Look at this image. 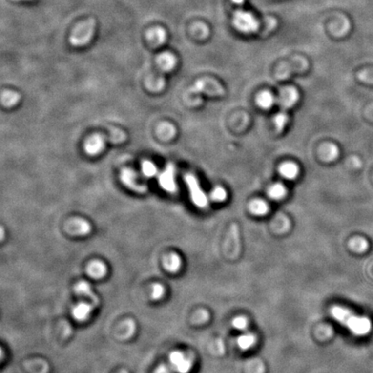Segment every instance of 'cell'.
<instances>
[{
  "label": "cell",
  "mask_w": 373,
  "mask_h": 373,
  "mask_svg": "<svg viewBox=\"0 0 373 373\" xmlns=\"http://www.w3.org/2000/svg\"><path fill=\"white\" fill-rule=\"evenodd\" d=\"M331 314L333 319L350 329L356 335H366L372 329L369 319L356 315L343 307H332Z\"/></svg>",
  "instance_id": "obj_1"
},
{
  "label": "cell",
  "mask_w": 373,
  "mask_h": 373,
  "mask_svg": "<svg viewBox=\"0 0 373 373\" xmlns=\"http://www.w3.org/2000/svg\"><path fill=\"white\" fill-rule=\"evenodd\" d=\"M232 24L236 30L244 34L255 33L259 28V22L250 11L239 10L232 17Z\"/></svg>",
  "instance_id": "obj_2"
},
{
  "label": "cell",
  "mask_w": 373,
  "mask_h": 373,
  "mask_svg": "<svg viewBox=\"0 0 373 373\" xmlns=\"http://www.w3.org/2000/svg\"><path fill=\"white\" fill-rule=\"evenodd\" d=\"M95 22L93 20H87L80 23L75 28L70 37V42L75 46H83L89 42L93 38Z\"/></svg>",
  "instance_id": "obj_3"
},
{
  "label": "cell",
  "mask_w": 373,
  "mask_h": 373,
  "mask_svg": "<svg viewBox=\"0 0 373 373\" xmlns=\"http://www.w3.org/2000/svg\"><path fill=\"white\" fill-rule=\"evenodd\" d=\"M185 182L190 193L191 200L194 205L199 208L207 207L208 205V199L207 197L205 192L202 190L200 186L197 178L193 175L188 174L185 176Z\"/></svg>",
  "instance_id": "obj_4"
},
{
  "label": "cell",
  "mask_w": 373,
  "mask_h": 373,
  "mask_svg": "<svg viewBox=\"0 0 373 373\" xmlns=\"http://www.w3.org/2000/svg\"><path fill=\"white\" fill-rule=\"evenodd\" d=\"M158 183L161 187L168 193L174 194L177 191L176 182V171L174 165H168L165 170L161 172L158 177Z\"/></svg>",
  "instance_id": "obj_5"
},
{
  "label": "cell",
  "mask_w": 373,
  "mask_h": 373,
  "mask_svg": "<svg viewBox=\"0 0 373 373\" xmlns=\"http://www.w3.org/2000/svg\"><path fill=\"white\" fill-rule=\"evenodd\" d=\"M299 101V93L295 87H285L280 91L277 97V104L282 111H287L292 108Z\"/></svg>",
  "instance_id": "obj_6"
},
{
  "label": "cell",
  "mask_w": 373,
  "mask_h": 373,
  "mask_svg": "<svg viewBox=\"0 0 373 373\" xmlns=\"http://www.w3.org/2000/svg\"><path fill=\"white\" fill-rule=\"evenodd\" d=\"M169 366L176 373H188L192 368V361L183 352H173L169 355Z\"/></svg>",
  "instance_id": "obj_7"
},
{
  "label": "cell",
  "mask_w": 373,
  "mask_h": 373,
  "mask_svg": "<svg viewBox=\"0 0 373 373\" xmlns=\"http://www.w3.org/2000/svg\"><path fill=\"white\" fill-rule=\"evenodd\" d=\"M195 93H202L208 95H223L225 90L219 83L210 80H200L195 83L194 87Z\"/></svg>",
  "instance_id": "obj_8"
},
{
  "label": "cell",
  "mask_w": 373,
  "mask_h": 373,
  "mask_svg": "<svg viewBox=\"0 0 373 373\" xmlns=\"http://www.w3.org/2000/svg\"><path fill=\"white\" fill-rule=\"evenodd\" d=\"M105 138L102 135H93L85 142V150L86 153L94 156L101 153L104 148Z\"/></svg>",
  "instance_id": "obj_9"
},
{
  "label": "cell",
  "mask_w": 373,
  "mask_h": 373,
  "mask_svg": "<svg viewBox=\"0 0 373 373\" xmlns=\"http://www.w3.org/2000/svg\"><path fill=\"white\" fill-rule=\"evenodd\" d=\"M95 305L93 303L87 302H80L73 307L72 309V315L76 321H85L90 317L91 313L93 312Z\"/></svg>",
  "instance_id": "obj_10"
},
{
  "label": "cell",
  "mask_w": 373,
  "mask_h": 373,
  "mask_svg": "<svg viewBox=\"0 0 373 373\" xmlns=\"http://www.w3.org/2000/svg\"><path fill=\"white\" fill-rule=\"evenodd\" d=\"M121 180H122L124 185H126L127 186H129V187H131L132 189L138 191V192L143 193L147 189L146 186L138 183L136 173L131 169H128V168L124 169L121 173Z\"/></svg>",
  "instance_id": "obj_11"
},
{
  "label": "cell",
  "mask_w": 373,
  "mask_h": 373,
  "mask_svg": "<svg viewBox=\"0 0 373 373\" xmlns=\"http://www.w3.org/2000/svg\"><path fill=\"white\" fill-rule=\"evenodd\" d=\"M67 228V231L75 235H86L91 231V226L89 223L82 219L70 220Z\"/></svg>",
  "instance_id": "obj_12"
},
{
  "label": "cell",
  "mask_w": 373,
  "mask_h": 373,
  "mask_svg": "<svg viewBox=\"0 0 373 373\" xmlns=\"http://www.w3.org/2000/svg\"><path fill=\"white\" fill-rule=\"evenodd\" d=\"M75 291L77 295H82L83 297L90 299L93 304H94L95 306H98L99 298H98L97 295L94 294L92 286L86 281L79 282L78 284L75 285Z\"/></svg>",
  "instance_id": "obj_13"
},
{
  "label": "cell",
  "mask_w": 373,
  "mask_h": 373,
  "mask_svg": "<svg viewBox=\"0 0 373 373\" xmlns=\"http://www.w3.org/2000/svg\"><path fill=\"white\" fill-rule=\"evenodd\" d=\"M340 155V149L333 144H325L319 149V157L325 162H332Z\"/></svg>",
  "instance_id": "obj_14"
},
{
  "label": "cell",
  "mask_w": 373,
  "mask_h": 373,
  "mask_svg": "<svg viewBox=\"0 0 373 373\" xmlns=\"http://www.w3.org/2000/svg\"><path fill=\"white\" fill-rule=\"evenodd\" d=\"M86 272L93 279H101L105 276L107 272V268L103 262L92 261L87 265Z\"/></svg>",
  "instance_id": "obj_15"
},
{
  "label": "cell",
  "mask_w": 373,
  "mask_h": 373,
  "mask_svg": "<svg viewBox=\"0 0 373 373\" xmlns=\"http://www.w3.org/2000/svg\"><path fill=\"white\" fill-rule=\"evenodd\" d=\"M157 65L162 71H170L176 67V57L170 53H163L157 57Z\"/></svg>",
  "instance_id": "obj_16"
},
{
  "label": "cell",
  "mask_w": 373,
  "mask_h": 373,
  "mask_svg": "<svg viewBox=\"0 0 373 373\" xmlns=\"http://www.w3.org/2000/svg\"><path fill=\"white\" fill-rule=\"evenodd\" d=\"M279 173L285 179H295L299 175L298 165L293 162H286L280 166Z\"/></svg>",
  "instance_id": "obj_17"
},
{
  "label": "cell",
  "mask_w": 373,
  "mask_h": 373,
  "mask_svg": "<svg viewBox=\"0 0 373 373\" xmlns=\"http://www.w3.org/2000/svg\"><path fill=\"white\" fill-rule=\"evenodd\" d=\"M277 102V98L269 91H263L257 97V103L263 109H269Z\"/></svg>",
  "instance_id": "obj_18"
},
{
  "label": "cell",
  "mask_w": 373,
  "mask_h": 373,
  "mask_svg": "<svg viewBox=\"0 0 373 373\" xmlns=\"http://www.w3.org/2000/svg\"><path fill=\"white\" fill-rule=\"evenodd\" d=\"M147 38L154 46H158L163 44L166 40V31L163 28L156 27L148 31Z\"/></svg>",
  "instance_id": "obj_19"
},
{
  "label": "cell",
  "mask_w": 373,
  "mask_h": 373,
  "mask_svg": "<svg viewBox=\"0 0 373 373\" xmlns=\"http://www.w3.org/2000/svg\"><path fill=\"white\" fill-rule=\"evenodd\" d=\"M249 210L250 213L253 215L257 216H264L266 215L269 212V205L267 202L263 201V200H253L252 202H250L249 204Z\"/></svg>",
  "instance_id": "obj_20"
},
{
  "label": "cell",
  "mask_w": 373,
  "mask_h": 373,
  "mask_svg": "<svg viewBox=\"0 0 373 373\" xmlns=\"http://www.w3.org/2000/svg\"><path fill=\"white\" fill-rule=\"evenodd\" d=\"M164 266L165 269L171 273H176L182 266V260L176 253H171L165 257L164 259Z\"/></svg>",
  "instance_id": "obj_21"
},
{
  "label": "cell",
  "mask_w": 373,
  "mask_h": 373,
  "mask_svg": "<svg viewBox=\"0 0 373 373\" xmlns=\"http://www.w3.org/2000/svg\"><path fill=\"white\" fill-rule=\"evenodd\" d=\"M268 195L273 200L280 201L287 195V188L282 183H275L269 186L268 189Z\"/></svg>",
  "instance_id": "obj_22"
},
{
  "label": "cell",
  "mask_w": 373,
  "mask_h": 373,
  "mask_svg": "<svg viewBox=\"0 0 373 373\" xmlns=\"http://www.w3.org/2000/svg\"><path fill=\"white\" fill-rule=\"evenodd\" d=\"M237 342H238V345H239L240 349L248 350V349L253 347L256 343V337L253 333L247 332V333H244L242 335L239 336Z\"/></svg>",
  "instance_id": "obj_23"
},
{
  "label": "cell",
  "mask_w": 373,
  "mask_h": 373,
  "mask_svg": "<svg viewBox=\"0 0 373 373\" xmlns=\"http://www.w3.org/2000/svg\"><path fill=\"white\" fill-rule=\"evenodd\" d=\"M288 122H289V115L286 111L281 110V112H278L274 118V124L278 132H281L284 130Z\"/></svg>",
  "instance_id": "obj_24"
},
{
  "label": "cell",
  "mask_w": 373,
  "mask_h": 373,
  "mask_svg": "<svg viewBox=\"0 0 373 373\" xmlns=\"http://www.w3.org/2000/svg\"><path fill=\"white\" fill-rule=\"evenodd\" d=\"M349 246L352 250H354L356 252H364L368 248V243L366 239L360 237H357L352 239L349 243Z\"/></svg>",
  "instance_id": "obj_25"
},
{
  "label": "cell",
  "mask_w": 373,
  "mask_h": 373,
  "mask_svg": "<svg viewBox=\"0 0 373 373\" xmlns=\"http://www.w3.org/2000/svg\"><path fill=\"white\" fill-rule=\"evenodd\" d=\"M19 95L12 91H5L2 93V103L5 106H11L18 103Z\"/></svg>",
  "instance_id": "obj_26"
},
{
  "label": "cell",
  "mask_w": 373,
  "mask_h": 373,
  "mask_svg": "<svg viewBox=\"0 0 373 373\" xmlns=\"http://www.w3.org/2000/svg\"><path fill=\"white\" fill-rule=\"evenodd\" d=\"M158 133L160 135L161 138L164 139H169L175 136L176 130H175V127L170 124H163L158 129Z\"/></svg>",
  "instance_id": "obj_27"
},
{
  "label": "cell",
  "mask_w": 373,
  "mask_h": 373,
  "mask_svg": "<svg viewBox=\"0 0 373 373\" xmlns=\"http://www.w3.org/2000/svg\"><path fill=\"white\" fill-rule=\"evenodd\" d=\"M210 197L212 199L213 202H223L227 200L228 198V193L222 186H216L212 193L210 194Z\"/></svg>",
  "instance_id": "obj_28"
},
{
  "label": "cell",
  "mask_w": 373,
  "mask_h": 373,
  "mask_svg": "<svg viewBox=\"0 0 373 373\" xmlns=\"http://www.w3.org/2000/svg\"><path fill=\"white\" fill-rule=\"evenodd\" d=\"M142 172L146 177H152L157 175V168L152 162L144 161L142 163Z\"/></svg>",
  "instance_id": "obj_29"
},
{
  "label": "cell",
  "mask_w": 373,
  "mask_h": 373,
  "mask_svg": "<svg viewBox=\"0 0 373 373\" xmlns=\"http://www.w3.org/2000/svg\"><path fill=\"white\" fill-rule=\"evenodd\" d=\"M232 326L237 330H245L247 328V320L243 316H238L233 319Z\"/></svg>",
  "instance_id": "obj_30"
},
{
  "label": "cell",
  "mask_w": 373,
  "mask_h": 373,
  "mask_svg": "<svg viewBox=\"0 0 373 373\" xmlns=\"http://www.w3.org/2000/svg\"><path fill=\"white\" fill-rule=\"evenodd\" d=\"M165 287L162 284H155L153 286V290H152V298L154 300H159L165 295Z\"/></svg>",
  "instance_id": "obj_31"
},
{
  "label": "cell",
  "mask_w": 373,
  "mask_h": 373,
  "mask_svg": "<svg viewBox=\"0 0 373 373\" xmlns=\"http://www.w3.org/2000/svg\"><path fill=\"white\" fill-rule=\"evenodd\" d=\"M175 372L173 371V369L171 368V366H168V365H165V364H163V365H160V366H158L157 367V369H156V371H155V373H174Z\"/></svg>",
  "instance_id": "obj_32"
},
{
  "label": "cell",
  "mask_w": 373,
  "mask_h": 373,
  "mask_svg": "<svg viewBox=\"0 0 373 373\" xmlns=\"http://www.w3.org/2000/svg\"><path fill=\"white\" fill-rule=\"evenodd\" d=\"M366 116L369 118L370 120H373V104L370 105L368 108L366 109Z\"/></svg>",
  "instance_id": "obj_33"
},
{
  "label": "cell",
  "mask_w": 373,
  "mask_h": 373,
  "mask_svg": "<svg viewBox=\"0 0 373 373\" xmlns=\"http://www.w3.org/2000/svg\"><path fill=\"white\" fill-rule=\"evenodd\" d=\"M232 3L237 4V5H242L245 3V0H231Z\"/></svg>",
  "instance_id": "obj_34"
},
{
  "label": "cell",
  "mask_w": 373,
  "mask_h": 373,
  "mask_svg": "<svg viewBox=\"0 0 373 373\" xmlns=\"http://www.w3.org/2000/svg\"><path fill=\"white\" fill-rule=\"evenodd\" d=\"M127 373L126 372H123V373Z\"/></svg>",
  "instance_id": "obj_35"
},
{
  "label": "cell",
  "mask_w": 373,
  "mask_h": 373,
  "mask_svg": "<svg viewBox=\"0 0 373 373\" xmlns=\"http://www.w3.org/2000/svg\"><path fill=\"white\" fill-rule=\"evenodd\" d=\"M15 1H20V0H15Z\"/></svg>",
  "instance_id": "obj_36"
}]
</instances>
